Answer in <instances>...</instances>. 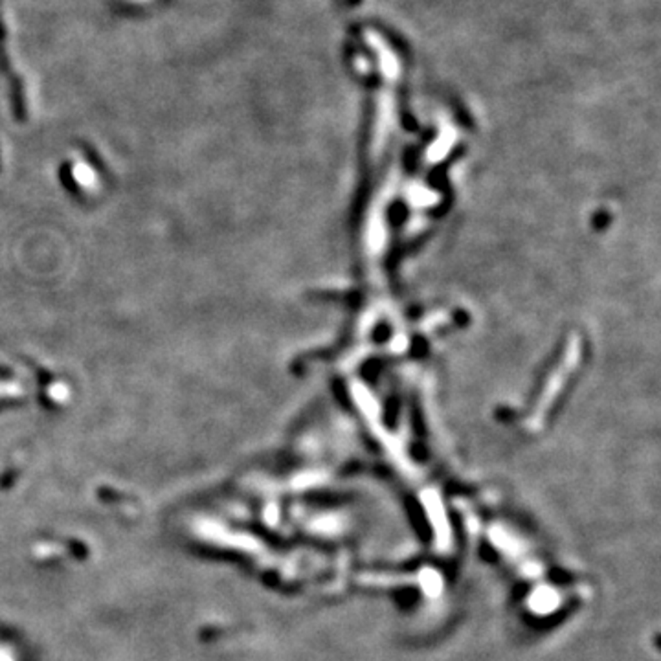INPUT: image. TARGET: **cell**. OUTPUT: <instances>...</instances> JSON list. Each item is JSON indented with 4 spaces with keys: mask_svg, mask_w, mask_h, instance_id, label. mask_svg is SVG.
Returning <instances> with one entry per match:
<instances>
[{
    "mask_svg": "<svg viewBox=\"0 0 661 661\" xmlns=\"http://www.w3.org/2000/svg\"><path fill=\"white\" fill-rule=\"evenodd\" d=\"M0 72L10 76L11 87H13L11 89L13 90V100L17 101V105H22V83L11 72L10 58H8V52H6V24L4 19H2V11H0Z\"/></svg>",
    "mask_w": 661,
    "mask_h": 661,
    "instance_id": "6da1fadb",
    "label": "cell"
}]
</instances>
